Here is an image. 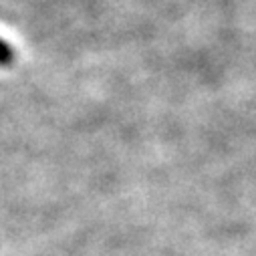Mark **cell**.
<instances>
[{"instance_id": "1", "label": "cell", "mask_w": 256, "mask_h": 256, "mask_svg": "<svg viewBox=\"0 0 256 256\" xmlns=\"http://www.w3.org/2000/svg\"><path fill=\"white\" fill-rule=\"evenodd\" d=\"M12 62H14V50H12V46L4 38H0V67H10Z\"/></svg>"}]
</instances>
